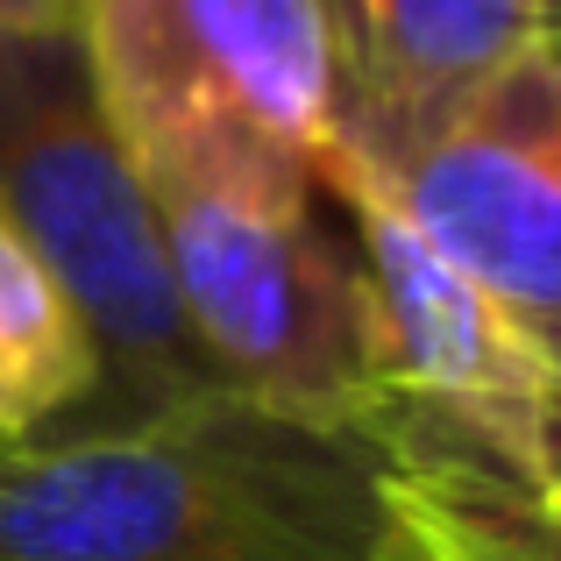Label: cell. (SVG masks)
<instances>
[{"label":"cell","instance_id":"6da1fadb","mask_svg":"<svg viewBox=\"0 0 561 561\" xmlns=\"http://www.w3.org/2000/svg\"><path fill=\"white\" fill-rule=\"evenodd\" d=\"M377 434L234 391L0 448V561H377Z\"/></svg>","mask_w":561,"mask_h":561},{"label":"cell","instance_id":"7a4b0ae2","mask_svg":"<svg viewBox=\"0 0 561 561\" xmlns=\"http://www.w3.org/2000/svg\"><path fill=\"white\" fill-rule=\"evenodd\" d=\"M0 220L93 334L100 398L79 426L220 391L171 291L157 199L100 114L79 28L0 36Z\"/></svg>","mask_w":561,"mask_h":561},{"label":"cell","instance_id":"3957f363","mask_svg":"<svg viewBox=\"0 0 561 561\" xmlns=\"http://www.w3.org/2000/svg\"><path fill=\"white\" fill-rule=\"evenodd\" d=\"M79 50L142 185L320 192L334 71L313 0H79Z\"/></svg>","mask_w":561,"mask_h":561},{"label":"cell","instance_id":"277c9868","mask_svg":"<svg viewBox=\"0 0 561 561\" xmlns=\"http://www.w3.org/2000/svg\"><path fill=\"white\" fill-rule=\"evenodd\" d=\"M179 313L220 391L306 426L370 434L383 405L363 271L313 220V199L228 185H150Z\"/></svg>","mask_w":561,"mask_h":561},{"label":"cell","instance_id":"5b68a950","mask_svg":"<svg viewBox=\"0 0 561 561\" xmlns=\"http://www.w3.org/2000/svg\"><path fill=\"white\" fill-rule=\"evenodd\" d=\"M320 192L348 206L356 220V271L370 299L377 377L383 405L370 434H405L434 448H462L477 462L505 469L519 483H540L554 398L561 383L526 348V334L491 306V291L440 256L356 157H320Z\"/></svg>","mask_w":561,"mask_h":561},{"label":"cell","instance_id":"8992f818","mask_svg":"<svg viewBox=\"0 0 561 561\" xmlns=\"http://www.w3.org/2000/svg\"><path fill=\"white\" fill-rule=\"evenodd\" d=\"M334 71V150L398 164L554 43L548 0H313Z\"/></svg>","mask_w":561,"mask_h":561},{"label":"cell","instance_id":"52a82bcc","mask_svg":"<svg viewBox=\"0 0 561 561\" xmlns=\"http://www.w3.org/2000/svg\"><path fill=\"white\" fill-rule=\"evenodd\" d=\"M370 179L440 256L491 291V306L561 383V157L548 142L483 100L469 122Z\"/></svg>","mask_w":561,"mask_h":561},{"label":"cell","instance_id":"ba28073f","mask_svg":"<svg viewBox=\"0 0 561 561\" xmlns=\"http://www.w3.org/2000/svg\"><path fill=\"white\" fill-rule=\"evenodd\" d=\"M377 561H561V512L462 448L377 434Z\"/></svg>","mask_w":561,"mask_h":561},{"label":"cell","instance_id":"9c48e42d","mask_svg":"<svg viewBox=\"0 0 561 561\" xmlns=\"http://www.w3.org/2000/svg\"><path fill=\"white\" fill-rule=\"evenodd\" d=\"M100 398V356L79 306L0 220V448L65 434Z\"/></svg>","mask_w":561,"mask_h":561},{"label":"cell","instance_id":"30bf717a","mask_svg":"<svg viewBox=\"0 0 561 561\" xmlns=\"http://www.w3.org/2000/svg\"><path fill=\"white\" fill-rule=\"evenodd\" d=\"M491 107H505L526 136H540L561 157V43H548L540 57H526V65L491 93Z\"/></svg>","mask_w":561,"mask_h":561},{"label":"cell","instance_id":"8fae6325","mask_svg":"<svg viewBox=\"0 0 561 561\" xmlns=\"http://www.w3.org/2000/svg\"><path fill=\"white\" fill-rule=\"evenodd\" d=\"M79 28V0H0V36H65Z\"/></svg>","mask_w":561,"mask_h":561},{"label":"cell","instance_id":"7c38bea8","mask_svg":"<svg viewBox=\"0 0 561 561\" xmlns=\"http://www.w3.org/2000/svg\"><path fill=\"white\" fill-rule=\"evenodd\" d=\"M540 505L561 512V398H554V426H548V455H540Z\"/></svg>","mask_w":561,"mask_h":561},{"label":"cell","instance_id":"4fadbf2b","mask_svg":"<svg viewBox=\"0 0 561 561\" xmlns=\"http://www.w3.org/2000/svg\"><path fill=\"white\" fill-rule=\"evenodd\" d=\"M548 8H554V43H561V0H548Z\"/></svg>","mask_w":561,"mask_h":561}]
</instances>
